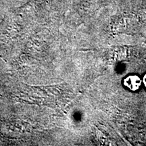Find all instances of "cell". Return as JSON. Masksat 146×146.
<instances>
[{
	"label": "cell",
	"mask_w": 146,
	"mask_h": 146,
	"mask_svg": "<svg viewBox=\"0 0 146 146\" xmlns=\"http://www.w3.org/2000/svg\"><path fill=\"white\" fill-rule=\"evenodd\" d=\"M142 83L143 84V85L145 86V87L146 88V74L143 76V79H142Z\"/></svg>",
	"instance_id": "cell-2"
},
{
	"label": "cell",
	"mask_w": 146,
	"mask_h": 146,
	"mask_svg": "<svg viewBox=\"0 0 146 146\" xmlns=\"http://www.w3.org/2000/svg\"><path fill=\"white\" fill-rule=\"evenodd\" d=\"M124 85L131 91H136L141 86L142 80L137 75H129L123 81Z\"/></svg>",
	"instance_id": "cell-1"
}]
</instances>
